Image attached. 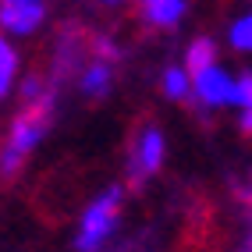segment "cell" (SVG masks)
<instances>
[{"instance_id": "6da1fadb", "label": "cell", "mask_w": 252, "mask_h": 252, "mask_svg": "<svg viewBox=\"0 0 252 252\" xmlns=\"http://www.w3.org/2000/svg\"><path fill=\"white\" fill-rule=\"evenodd\" d=\"M117 206H121V185H110V189L93 199L82 213V224H78V238H75V249L78 252H96L103 245L114 227H117Z\"/></svg>"}, {"instance_id": "7a4b0ae2", "label": "cell", "mask_w": 252, "mask_h": 252, "mask_svg": "<svg viewBox=\"0 0 252 252\" xmlns=\"http://www.w3.org/2000/svg\"><path fill=\"white\" fill-rule=\"evenodd\" d=\"M160 163H163V135H160L157 128H142L135 149H131V160H128L131 185H142L149 174H157Z\"/></svg>"}, {"instance_id": "3957f363", "label": "cell", "mask_w": 252, "mask_h": 252, "mask_svg": "<svg viewBox=\"0 0 252 252\" xmlns=\"http://www.w3.org/2000/svg\"><path fill=\"white\" fill-rule=\"evenodd\" d=\"M192 93L203 107H224L231 103V93H234V78L220 68V64H213V68H206L203 75L192 78Z\"/></svg>"}, {"instance_id": "277c9868", "label": "cell", "mask_w": 252, "mask_h": 252, "mask_svg": "<svg viewBox=\"0 0 252 252\" xmlns=\"http://www.w3.org/2000/svg\"><path fill=\"white\" fill-rule=\"evenodd\" d=\"M46 117H39L36 110H22L18 117L11 121V135H7V146L4 149H11L14 157H22L25 160V153L29 149H36L39 146V139L46 135Z\"/></svg>"}, {"instance_id": "5b68a950", "label": "cell", "mask_w": 252, "mask_h": 252, "mask_svg": "<svg viewBox=\"0 0 252 252\" xmlns=\"http://www.w3.org/2000/svg\"><path fill=\"white\" fill-rule=\"evenodd\" d=\"M43 22V4L39 0H25V4H0V29L14 32V36H29Z\"/></svg>"}, {"instance_id": "8992f818", "label": "cell", "mask_w": 252, "mask_h": 252, "mask_svg": "<svg viewBox=\"0 0 252 252\" xmlns=\"http://www.w3.org/2000/svg\"><path fill=\"white\" fill-rule=\"evenodd\" d=\"M185 4L189 0H142V14H146V22H153L160 29H171L185 14Z\"/></svg>"}, {"instance_id": "52a82bcc", "label": "cell", "mask_w": 252, "mask_h": 252, "mask_svg": "<svg viewBox=\"0 0 252 252\" xmlns=\"http://www.w3.org/2000/svg\"><path fill=\"white\" fill-rule=\"evenodd\" d=\"M213 64H217L213 39H192L189 50H185V75L195 78V75H203L206 68H213Z\"/></svg>"}, {"instance_id": "ba28073f", "label": "cell", "mask_w": 252, "mask_h": 252, "mask_svg": "<svg viewBox=\"0 0 252 252\" xmlns=\"http://www.w3.org/2000/svg\"><path fill=\"white\" fill-rule=\"evenodd\" d=\"M110 86H114V71H110V64H103V61L86 64V71H82V93L93 96V99H99V96H107V93H110Z\"/></svg>"}, {"instance_id": "9c48e42d", "label": "cell", "mask_w": 252, "mask_h": 252, "mask_svg": "<svg viewBox=\"0 0 252 252\" xmlns=\"http://www.w3.org/2000/svg\"><path fill=\"white\" fill-rule=\"evenodd\" d=\"M14 75H18V54H14L11 43L0 36V96H7Z\"/></svg>"}, {"instance_id": "30bf717a", "label": "cell", "mask_w": 252, "mask_h": 252, "mask_svg": "<svg viewBox=\"0 0 252 252\" xmlns=\"http://www.w3.org/2000/svg\"><path fill=\"white\" fill-rule=\"evenodd\" d=\"M163 93L171 99H185L192 93V78L185 75V68H178V64H171V68L163 71Z\"/></svg>"}, {"instance_id": "8fae6325", "label": "cell", "mask_w": 252, "mask_h": 252, "mask_svg": "<svg viewBox=\"0 0 252 252\" xmlns=\"http://www.w3.org/2000/svg\"><path fill=\"white\" fill-rule=\"evenodd\" d=\"M231 46L252 54V14H242V18L231 25Z\"/></svg>"}, {"instance_id": "7c38bea8", "label": "cell", "mask_w": 252, "mask_h": 252, "mask_svg": "<svg viewBox=\"0 0 252 252\" xmlns=\"http://www.w3.org/2000/svg\"><path fill=\"white\" fill-rule=\"evenodd\" d=\"M50 89H54V86H46V82H43V78H36V75L25 78V82H22V99H25V107H36Z\"/></svg>"}, {"instance_id": "4fadbf2b", "label": "cell", "mask_w": 252, "mask_h": 252, "mask_svg": "<svg viewBox=\"0 0 252 252\" xmlns=\"http://www.w3.org/2000/svg\"><path fill=\"white\" fill-rule=\"evenodd\" d=\"M231 103H238L242 110H252V71H245V75H242L238 82H234Z\"/></svg>"}, {"instance_id": "5bb4252c", "label": "cell", "mask_w": 252, "mask_h": 252, "mask_svg": "<svg viewBox=\"0 0 252 252\" xmlns=\"http://www.w3.org/2000/svg\"><path fill=\"white\" fill-rule=\"evenodd\" d=\"M93 50H96V57L103 61V64H110V61L121 57V50H117L114 39H107V36H96V39H93Z\"/></svg>"}, {"instance_id": "9a60e30c", "label": "cell", "mask_w": 252, "mask_h": 252, "mask_svg": "<svg viewBox=\"0 0 252 252\" xmlns=\"http://www.w3.org/2000/svg\"><path fill=\"white\" fill-rule=\"evenodd\" d=\"M238 252H252V206H249V227H245V238H242Z\"/></svg>"}, {"instance_id": "2e32d148", "label": "cell", "mask_w": 252, "mask_h": 252, "mask_svg": "<svg viewBox=\"0 0 252 252\" xmlns=\"http://www.w3.org/2000/svg\"><path fill=\"white\" fill-rule=\"evenodd\" d=\"M238 125H242V131H249V135H252V110H242Z\"/></svg>"}, {"instance_id": "e0dca14e", "label": "cell", "mask_w": 252, "mask_h": 252, "mask_svg": "<svg viewBox=\"0 0 252 252\" xmlns=\"http://www.w3.org/2000/svg\"><path fill=\"white\" fill-rule=\"evenodd\" d=\"M7 4H25V0H7Z\"/></svg>"}, {"instance_id": "ac0fdd59", "label": "cell", "mask_w": 252, "mask_h": 252, "mask_svg": "<svg viewBox=\"0 0 252 252\" xmlns=\"http://www.w3.org/2000/svg\"><path fill=\"white\" fill-rule=\"evenodd\" d=\"M107 4H117V0H107Z\"/></svg>"}]
</instances>
